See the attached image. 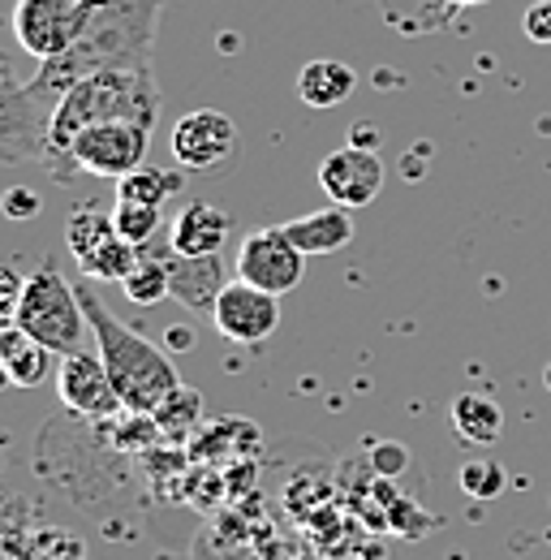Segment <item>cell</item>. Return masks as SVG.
<instances>
[{
  "mask_svg": "<svg viewBox=\"0 0 551 560\" xmlns=\"http://www.w3.org/2000/svg\"><path fill=\"white\" fill-rule=\"evenodd\" d=\"M448 422H453V431H457L466 444H474V448H491V444L500 440V431H504L500 406H495L491 397H482V393H461V397H453Z\"/></svg>",
  "mask_w": 551,
  "mask_h": 560,
  "instance_id": "e0dca14e",
  "label": "cell"
},
{
  "mask_svg": "<svg viewBox=\"0 0 551 560\" xmlns=\"http://www.w3.org/2000/svg\"><path fill=\"white\" fill-rule=\"evenodd\" d=\"M113 237H117L113 211H104L99 203H82V208L69 211L66 246H69V255L78 259V268H82L86 259H95V250H99L104 242H113Z\"/></svg>",
  "mask_w": 551,
  "mask_h": 560,
  "instance_id": "ac0fdd59",
  "label": "cell"
},
{
  "mask_svg": "<svg viewBox=\"0 0 551 560\" xmlns=\"http://www.w3.org/2000/svg\"><path fill=\"white\" fill-rule=\"evenodd\" d=\"M0 366H4V380L13 388H39V384L57 380L61 353H52L48 346H39L31 332H22L17 324H9L0 332Z\"/></svg>",
  "mask_w": 551,
  "mask_h": 560,
  "instance_id": "5bb4252c",
  "label": "cell"
},
{
  "mask_svg": "<svg viewBox=\"0 0 551 560\" xmlns=\"http://www.w3.org/2000/svg\"><path fill=\"white\" fill-rule=\"evenodd\" d=\"M461 488L470 491V495H482V500H491V495H500V488H504V470H500L491 457H482V462H470V466L461 470Z\"/></svg>",
  "mask_w": 551,
  "mask_h": 560,
  "instance_id": "7402d4cb",
  "label": "cell"
},
{
  "mask_svg": "<svg viewBox=\"0 0 551 560\" xmlns=\"http://www.w3.org/2000/svg\"><path fill=\"white\" fill-rule=\"evenodd\" d=\"M160 82H155V66H142V70H99L91 78H82L78 86H69V95L57 108V121H52V139H48V173L57 182H66V155L69 142L78 139L82 130L91 126H108V121H138V126H151L160 121Z\"/></svg>",
  "mask_w": 551,
  "mask_h": 560,
  "instance_id": "7a4b0ae2",
  "label": "cell"
},
{
  "mask_svg": "<svg viewBox=\"0 0 551 560\" xmlns=\"http://www.w3.org/2000/svg\"><path fill=\"white\" fill-rule=\"evenodd\" d=\"M228 237H233V215L207 199L186 203L168 229V246L177 255H220Z\"/></svg>",
  "mask_w": 551,
  "mask_h": 560,
  "instance_id": "4fadbf2b",
  "label": "cell"
},
{
  "mask_svg": "<svg viewBox=\"0 0 551 560\" xmlns=\"http://www.w3.org/2000/svg\"><path fill=\"white\" fill-rule=\"evenodd\" d=\"M164 4L168 0H99L82 39L61 57L39 61L35 78L22 82V91L57 121L61 100L82 78L99 70H142V66H151Z\"/></svg>",
  "mask_w": 551,
  "mask_h": 560,
  "instance_id": "6da1fadb",
  "label": "cell"
},
{
  "mask_svg": "<svg viewBox=\"0 0 551 560\" xmlns=\"http://www.w3.org/2000/svg\"><path fill=\"white\" fill-rule=\"evenodd\" d=\"M302 272H306V255L289 242L284 224H268V229H255L242 237L237 246V277L268 289V293H289L302 284Z\"/></svg>",
  "mask_w": 551,
  "mask_h": 560,
  "instance_id": "ba28073f",
  "label": "cell"
},
{
  "mask_svg": "<svg viewBox=\"0 0 551 560\" xmlns=\"http://www.w3.org/2000/svg\"><path fill=\"white\" fill-rule=\"evenodd\" d=\"M319 190L337 203V208H366L379 199L384 190V160L379 151L366 147H341L319 164Z\"/></svg>",
  "mask_w": 551,
  "mask_h": 560,
  "instance_id": "8fae6325",
  "label": "cell"
},
{
  "mask_svg": "<svg viewBox=\"0 0 551 560\" xmlns=\"http://www.w3.org/2000/svg\"><path fill=\"white\" fill-rule=\"evenodd\" d=\"M211 324L233 346H263L280 328V298L259 289V284H250V280L233 277L224 284V293L215 298Z\"/></svg>",
  "mask_w": 551,
  "mask_h": 560,
  "instance_id": "52a82bcc",
  "label": "cell"
},
{
  "mask_svg": "<svg viewBox=\"0 0 551 560\" xmlns=\"http://www.w3.org/2000/svg\"><path fill=\"white\" fill-rule=\"evenodd\" d=\"M146 147H151V126L138 121H108V126H91L69 142L66 177L73 173H91V177H130L146 164Z\"/></svg>",
  "mask_w": 551,
  "mask_h": 560,
  "instance_id": "5b68a950",
  "label": "cell"
},
{
  "mask_svg": "<svg viewBox=\"0 0 551 560\" xmlns=\"http://www.w3.org/2000/svg\"><path fill=\"white\" fill-rule=\"evenodd\" d=\"M99 0H17L13 4V35L35 61H52L69 52Z\"/></svg>",
  "mask_w": 551,
  "mask_h": 560,
  "instance_id": "8992f818",
  "label": "cell"
},
{
  "mask_svg": "<svg viewBox=\"0 0 551 560\" xmlns=\"http://www.w3.org/2000/svg\"><path fill=\"white\" fill-rule=\"evenodd\" d=\"M168 147L186 173H207L237 151V126L220 108H195L173 126Z\"/></svg>",
  "mask_w": 551,
  "mask_h": 560,
  "instance_id": "30bf717a",
  "label": "cell"
},
{
  "mask_svg": "<svg viewBox=\"0 0 551 560\" xmlns=\"http://www.w3.org/2000/svg\"><path fill=\"white\" fill-rule=\"evenodd\" d=\"M57 393H61V406L69 415L86 422H108L117 415H126L113 380H108V366L99 353H86V350H73L61 358L57 366Z\"/></svg>",
  "mask_w": 551,
  "mask_h": 560,
  "instance_id": "9c48e42d",
  "label": "cell"
},
{
  "mask_svg": "<svg viewBox=\"0 0 551 560\" xmlns=\"http://www.w3.org/2000/svg\"><path fill=\"white\" fill-rule=\"evenodd\" d=\"M289 242L310 259V255H337L353 242V215L349 208H324L310 215H293L284 220Z\"/></svg>",
  "mask_w": 551,
  "mask_h": 560,
  "instance_id": "9a60e30c",
  "label": "cell"
},
{
  "mask_svg": "<svg viewBox=\"0 0 551 560\" xmlns=\"http://www.w3.org/2000/svg\"><path fill=\"white\" fill-rule=\"evenodd\" d=\"M453 9H479V4H486V0H448Z\"/></svg>",
  "mask_w": 551,
  "mask_h": 560,
  "instance_id": "484cf974",
  "label": "cell"
},
{
  "mask_svg": "<svg viewBox=\"0 0 551 560\" xmlns=\"http://www.w3.org/2000/svg\"><path fill=\"white\" fill-rule=\"evenodd\" d=\"M13 324L61 358L82 350V341L91 332L78 284H69L57 268H39L35 277H26L17 302H13Z\"/></svg>",
  "mask_w": 551,
  "mask_h": 560,
  "instance_id": "277c9868",
  "label": "cell"
},
{
  "mask_svg": "<svg viewBox=\"0 0 551 560\" xmlns=\"http://www.w3.org/2000/svg\"><path fill=\"white\" fill-rule=\"evenodd\" d=\"M113 224H117V233H121L126 242H134L138 250H142V246H151V237L160 233L164 215H160V208H151V203L117 199V203H113Z\"/></svg>",
  "mask_w": 551,
  "mask_h": 560,
  "instance_id": "44dd1931",
  "label": "cell"
},
{
  "mask_svg": "<svg viewBox=\"0 0 551 560\" xmlns=\"http://www.w3.org/2000/svg\"><path fill=\"white\" fill-rule=\"evenodd\" d=\"M521 31L530 44H551V0H535L521 18Z\"/></svg>",
  "mask_w": 551,
  "mask_h": 560,
  "instance_id": "603a6c76",
  "label": "cell"
},
{
  "mask_svg": "<svg viewBox=\"0 0 551 560\" xmlns=\"http://www.w3.org/2000/svg\"><path fill=\"white\" fill-rule=\"evenodd\" d=\"M78 298H82V311H86V324H91V337L99 346V358L108 366V380L126 406V415H155L177 388H181V375L173 366V358L151 346L142 332L126 328L108 306L104 298L95 293V280H78Z\"/></svg>",
  "mask_w": 551,
  "mask_h": 560,
  "instance_id": "3957f363",
  "label": "cell"
},
{
  "mask_svg": "<svg viewBox=\"0 0 551 560\" xmlns=\"http://www.w3.org/2000/svg\"><path fill=\"white\" fill-rule=\"evenodd\" d=\"M164 264H168V284H173V298L195 311V315H211L215 311V298L224 293V259L220 255H177L173 246L164 250Z\"/></svg>",
  "mask_w": 551,
  "mask_h": 560,
  "instance_id": "7c38bea8",
  "label": "cell"
},
{
  "mask_svg": "<svg viewBox=\"0 0 551 560\" xmlns=\"http://www.w3.org/2000/svg\"><path fill=\"white\" fill-rule=\"evenodd\" d=\"M186 186V173H173V168H155V164H142L138 173L117 182V199H134V203H151V208H164L177 190Z\"/></svg>",
  "mask_w": 551,
  "mask_h": 560,
  "instance_id": "ffe728a7",
  "label": "cell"
},
{
  "mask_svg": "<svg viewBox=\"0 0 551 560\" xmlns=\"http://www.w3.org/2000/svg\"><path fill=\"white\" fill-rule=\"evenodd\" d=\"M353 86H357V73L344 61H328V57L306 61L297 73V95L306 108H337L353 95Z\"/></svg>",
  "mask_w": 551,
  "mask_h": 560,
  "instance_id": "2e32d148",
  "label": "cell"
},
{
  "mask_svg": "<svg viewBox=\"0 0 551 560\" xmlns=\"http://www.w3.org/2000/svg\"><path fill=\"white\" fill-rule=\"evenodd\" d=\"M164 250H168V242L164 246H142V255H138V268L130 277L121 280V289H126V298L134 302V306H155V302H164L168 293H173V284H168V264H164Z\"/></svg>",
  "mask_w": 551,
  "mask_h": 560,
  "instance_id": "d6986e66",
  "label": "cell"
},
{
  "mask_svg": "<svg viewBox=\"0 0 551 560\" xmlns=\"http://www.w3.org/2000/svg\"><path fill=\"white\" fill-rule=\"evenodd\" d=\"M353 135H357V139H353V147H366V151H375V142H379V139H375V130H371L366 121H362Z\"/></svg>",
  "mask_w": 551,
  "mask_h": 560,
  "instance_id": "d4e9b609",
  "label": "cell"
},
{
  "mask_svg": "<svg viewBox=\"0 0 551 560\" xmlns=\"http://www.w3.org/2000/svg\"><path fill=\"white\" fill-rule=\"evenodd\" d=\"M44 208V199L31 190V186H13L9 195H4V215L9 220H31V215H39Z\"/></svg>",
  "mask_w": 551,
  "mask_h": 560,
  "instance_id": "cb8c5ba5",
  "label": "cell"
}]
</instances>
